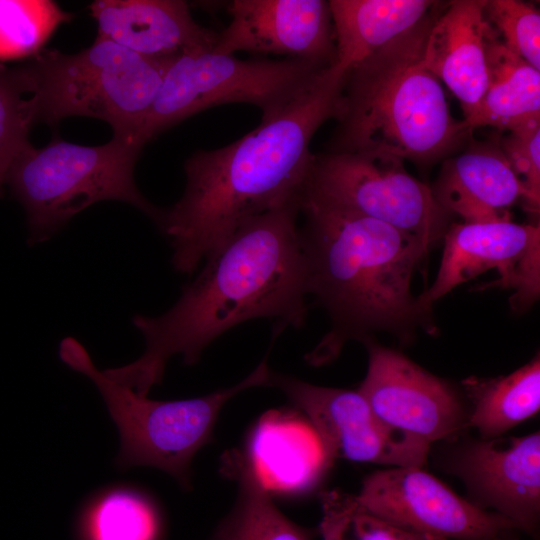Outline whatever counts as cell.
I'll use <instances>...</instances> for the list:
<instances>
[{
  "mask_svg": "<svg viewBox=\"0 0 540 540\" xmlns=\"http://www.w3.org/2000/svg\"><path fill=\"white\" fill-rule=\"evenodd\" d=\"M299 212L300 202H293L243 223L207 257L169 310L133 316L145 341L143 354L104 373L147 396L162 382L171 357L181 355L185 365H193L209 344L245 321L274 319L278 334L300 328L309 292Z\"/></svg>",
  "mask_w": 540,
  "mask_h": 540,
  "instance_id": "obj_1",
  "label": "cell"
},
{
  "mask_svg": "<svg viewBox=\"0 0 540 540\" xmlns=\"http://www.w3.org/2000/svg\"><path fill=\"white\" fill-rule=\"evenodd\" d=\"M345 74L328 67L307 92L233 143L199 150L184 163L181 198L158 224L175 271L191 275L243 223L300 202L318 128L339 116Z\"/></svg>",
  "mask_w": 540,
  "mask_h": 540,
  "instance_id": "obj_2",
  "label": "cell"
},
{
  "mask_svg": "<svg viewBox=\"0 0 540 540\" xmlns=\"http://www.w3.org/2000/svg\"><path fill=\"white\" fill-rule=\"evenodd\" d=\"M300 229L308 292L333 327L306 359L333 360L349 339L386 331L408 342L421 325L434 330L411 291L413 273L431 246L386 223L301 199Z\"/></svg>",
  "mask_w": 540,
  "mask_h": 540,
  "instance_id": "obj_3",
  "label": "cell"
},
{
  "mask_svg": "<svg viewBox=\"0 0 540 540\" xmlns=\"http://www.w3.org/2000/svg\"><path fill=\"white\" fill-rule=\"evenodd\" d=\"M433 9L418 25L345 73L338 127L328 152L382 153L431 161L469 130L454 119L423 62Z\"/></svg>",
  "mask_w": 540,
  "mask_h": 540,
  "instance_id": "obj_4",
  "label": "cell"
},
{
  "mask_svg": "<svg viewBox=\"0 0 540 540\" xmlns=\"http://www.w3.org/2000/svg\"><path fill=\"white\" fill-rule=\"evenodd\" d=\"M59 358L91 380L101 394L120 434L117 467H154L168 473L185 489L191 487L192 459L212 441L225 404L245 390L267 387L272 371L265 356L247 377L233 386L196 398L155 401L110 379L73 337L60 342Z\"/></svg>",
  "mask_w": 540,
  "mask_h": 540,
  "instance_id": "obj_5",
  "label": "cell"
},
{
  "mask_svg": "<svg viewBox=\"0 0 540 540\" xmlns=\"http://www.w3.org/2000/svg\"><path fill=\"white\" fill-rule=\"evenodd\" d=\"M170 62L100 38L75 54L43 49L26 63L36 122L97 118L110 124L113 138L142 149L137 137Z\"/></svg>",
  "mask_w": 540,
  "mask_h": 540,
  "instance_id": "obj_6",
  "label": "cell"
},
{
  "mask_svg": "<svg viewBox=\"0 0 540 540\" xmlns=\"http://www.w3.org/2000/svg\"><path fill=\"white\" fill-rule=\"evenodd\" d=\"M140 151L115 138L99 146L61 138L41 148L28 144L6 178V186L25 210L28 244L49 240L75 215L103 200L126 202L158 225L163 211L142 195L134 179Z\"/></svg>",
  "mask_w": 540,
  "mask_h": 540,
  "instance_id": "obj_7",
  "label": "cell"
},
{
  "mask_svg": "<svg viewBox=\"0 0 540 540\" xmlns=\"http://www.w3.org/2000/svg\"><path fill=\"white\" fill-rule=\"evenodd\" d=\"M328 67L298 59L242 60L206 48L185 51L168 64L137 142L143 147L182 120L226 103H249L261 110V120L272 118Z\"/></svg>",
  "mask_w": 540,
  "mask_h": 540,
  "instance_id": "obj_8",
  "label": "cell"
},
{
  "mask_svg": "<svg viewBox=\"0 0 540 540\" xmlns=\"http://www.w3.org/2000/svg\"><path fill=\"white\" fill-rule=\"evenodd\" d=\"M301 199L378 220L431 247L448 229L449 214L403 160L382 153L314 155Z\"/></svg>",
  "mask_w": 540,
  "mask_h": 540,
  "instance_id": "obj_9",
  "label": "cell"
},
{
  "mask_svg": "<svg viewBox=\"0 0 540 540\" xmlns=\"http://www.w3.org/2000/svg\"><path fill=\"white\" fill-rule=\"evenodd\" d=\"M281 390L313 427L329 463L346 459L390 467H423L430 445L385 424L358 390L317 386L271 371Z\"/></svg>",
  "mask_w": 540,
  "mask_h": 540,
  "instance_id": "obj_10",
  "label": "cell"
},
{
  "mask_svg": "<svg viewBox=\"0 0 540 540\" xmlns=\"http://www.w3.org/2000/svg\"><path fill=\"white\" fill-rule=\"evenodd\" d=\"M435 281L417 297L421 309L432 304L460 284L490 270L499 278L485 285L514 289L511 307L521 311L540 294V226L510 221L462 223L448 227Z\"/></svg>",
  "mask_w": 540,
  "mask_h": 540,
  "instance_id": "obj_11",
  "label": "cell"
},
{
  "mask_svg": "<svg viewBox=\"0 0 540 540\" xmlns=\"http://www.w3.org/2000/svg\"><path fill=\"white\" fill-rule=\"evenodd\" d=\"M355 499L371 514L430 540H496L515 529L506 518L460 497L422 467L376 471L364 479Z\"/></svg>",
  "mask_w": 540,
  "mask_h": 540,
  "instance_id": "obj_12",
  "label": "cell"
},
{
  "mask_svg": "<svg viewBox=\"0 0 540 540\" xmlns=\"http://www.w3.org/2000/svg\"><path fill=\"white\" fill-rule=\"evenodd\" d=\"M363 343L368 367L357 390L385 424L429 445L469 426V413L450 383L371 338Z\"/></svg>",
  "mask_w": 540,
  "mask_h": 540,
  "instance_id": "obj_13",
  "label": "cell"
},
{
  "mask_svg": "<svg viewBox=\"0 0 540 540\" xmlns=\"http://www.w3.org/2000/svg\"><path fill=\"white\" fill-rule=\"evenodd\" d=\"M471 503L491 509L516 530L537 537L540 522V433L465 441L444 461Z\"/></svg>",
  "mask_w": 540,
  "mask_h": 540,
  "instance_id": "obj_14",
  "label": "cell"
},
{
  "mask_svg": "<svg viewBox=\"0 0 540 540\" xmlns=\"http://www.w3.org/2000/svg\"><path fill=\"white\" fill-rule=\"evenodd\" d=\"M231 20L218 33L214 51L284 55L334 65L336 47L328 1L234 0Z\"/></svg>",
  "mask_w": 540,
  "mask_h": 540,
  "instance_id": "obj_15",
  "label": "cell"
},
{
  "mask_svg": "<svg viewBox=\"0 0 540 540\" xmlns=\"http://www.w3.org/2000/svg\"><path fill=\"white\" fill-rule=\"evenodd\" d=\"M485 4L483 0L449 2L437 12L423 52L426 69L459 100L467 127L488 82L486 48L494 29L485 16Z\"/></svg>",
  "mask_w": 540,
  "mask_h": 540,
  "instance_id": "obj_16",
  "label": "cell"
},
{
  "mask_svg": "<svg viewBox=\"0 0 540 540\" xmlns=\"http://www.w3.org/2000/svg\"><path fill=\"white\" fill-rule=\"evenodd\" d=\"M97 38L169 62L185 51L214 49L218 33L198 24L182 0H97L90 4Z\"/></svg>",
  "mask_w": 540,
  "mask_h": 540,
  "instance_id": "obj_17",
  "label": "cell"
},
{
  "mask_svg": "<svg viewBox=\"0 0 540 540\" xmlns=\"http://www.w3.org/2000/svg\"><path fill=\"white\" fill-rule=\"evenodd\" d=\"M241 452L270 494L307 493L331 467L309 421L290 411L261 415Z\"/></svg>",
  "mask_w": 540,
  "mask_h": 540,
  "instance_id": "obj_18",
  "label": "cell"
},
{
  "mask_svg": "<svg viewBox=\"0 0 540 540\" xmlns=\"http://www.w3.org/2000/svg\"><path fill=\"white\" fill-rule=\"evenodd\" d=\"M437 202L466 223L510 221L509 208L526 200L524 184L496 145H479L447 161L431 189Z\"/></svg>",
  "mask_w": 540,
  "mask_h": 540,
  "instance_id": "obj_19",
  "label": "cell"
},
{
  "mask_svg": "<svg viewBox=\"0 0 540 540\" xmlns=\"http://www.w3.org/2000/svg\"><path fill=\"white\" fill-rule=\"evenodd\" d=\"M336 59L346 73L425 19L430 0H330Z\"/></svg>",
  "mask_w": 540,
  "mask_h": 540,
  "instance_id": "obj_20",
  "label": "cell"
},
{
  "mask_svg": "<svg viewBox=\"0 0 540 540\" xmlns=\"http://www.w3.org/2000/svg\"><path fill=\"white\" fill-rule=\"evenodd\" d=\"M487 42V88L478 111L468 124L499 130L540 122V70L535 69L497 39Z\"/></svg>",
  "mask_w": 540,
  "mask_h": 540,
  "instance_id": "obj_21",
  "label": "cell"
},
{
  "mask_svg": "<svg viewBox=\"0 0 540 540\" xmlns=\"http://www.w3.org/2000/svg\"><path fill=\"white\" fill-rule=\"evenodd\" d=\"M221 471L237 494L209 540H312L313 532L284 515L240 450L224 454Z\"/></svg>",
  "mask_w": 540,
  "mask_h": 540,
  "instance_id": "obj_22",
  "label": "cell"
},
{
  "mask_svg": "<svg viewBox=\"0 0 540 540\" xmlns=\"http://www.w3.org/2000/svg\"><path fill=\"white\" fill-rule=\"evenodd\" d=\"M472 403L468 425L491 439L536 415L540 409V358L497 378L470 377L463 382Z\"/></svg>",
  "mask_w": 540,
  "mask_h": 540,
  "instance_id": "obj_23",
  "label": "cell"
},
{
  "mask_svg": "<svg viewBox=\"0 0 540 540\" xmlns=\"http://www.w3.org/2000/svg\"><path fill=\"white\" fill-rule=\"evenodd\" d=\"M85 540H160L162 522L156 505L131 488L98 496L83 518Z\"/></svg>",
  "mask_w": 540,
  "mask_h": 540,
  "instance_id": "obj_24",
  "label": "cell"
},
{
  "mask_svg": "<svg viewBox=\"0 0 540 540\" xmlns=\"http://www.w3.org/2000/svg\"><path fill=\"white\" fill-rule=\"evenodd\" d=\"M72 17L51 0H0V62L34 57Z\"/></svg>",
  "mask_w": 540,
  "mask_h": 540,
  "instance_id": "obj_25",
  "label": "cell"
},
{
  "mask_svg": "<svg viewBox=\"0 0 540 540\" xmlns=\"http://www.w3.org/2000/svg\"><path fill=\"white\" fill-rule=\"evenodd\" d=\"M32 85L26 63L8 67L0 62V196L10 166L30 144L28 134L36 123Z\"/></svg>",
  "mask_w": 540,
  "mask_h": 540,
  "instance_id": "obj_26",
  "label": "cell"
},
{
  "mask_svg": "<svg viewBox=\"0 0 540 540\" xmlns=\"http://www.w3.org/2000/svg\"><path fill=\"white\" fill-rule=\"evenodd\" d=\"M485 16L504 45L540 70V14L533 6L516 0L486 1Z\"/></svg>",
  "mask_w": 540,
  "mask_h": 540,
  "instance_id": "obj_27",
  "label": "cell"
},
{
  "mask_svg": "<svg viewBox=\"0 0 540 540\" xmlns=\"http://www.w3.org/2000/svg\"><path fill=\"white\" fill-rule=\"evenodd\" d=\"M498 144L527 192L525 205L533 213L540 207V122L522 125L498 138Z\"/></svg>",
  "mask_w": 540,
  "mask_h": 540,
  "instance_id": "obj_28",
  "label": "cell"
},
{
  "mask_svg": "<svg viewBox=\"0 0 540 540\" xmlns=\"http://www.w3.org/2000/svg\"><path fill=\"white\" fill-rule=\"evenodd\" d=\"M356 505L355 495L338 491L321 494L319 533L322 540H355L351 532V519Z\"/></svg>",
  "mask_w": 540,
  "mask_h": 540,
  "instance_id": "obj_29",
  "label": "cell"
},
{
  "mask_svg": "<svg viewBox=\"0 0 540 540\" xmlns=\"http://www.w3.org/2000/svg\"><path fill=\"white\" fill-rule=\"evenodd\" d=\"M351 532L355 540H430L371 514L358 503L351 519Z\"/></svg>",
  "mask_w": 540,
  "mask_h": 540,
  "instance_id": "obj_30",
  "label": "cell"
},
{
  "mask_svg": "<svg viewBox=\"0 0 540 540\" xmlns=\"http://www.w3.org/2000/svg\"><path fill=\"white\" fill-rule=\"evenodd\" d=\"M515 529H509L501 533L496 540H519L514 533Z\"/></svg>",
  "mask_w": 540,
  "mask_h": 540,
  "instance_id": "obj_31",
  "label": "cell"
}]
</instances>
